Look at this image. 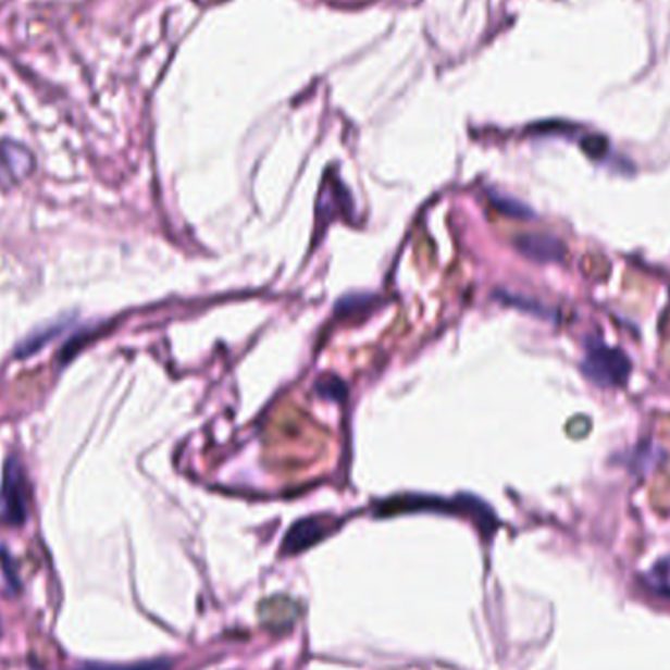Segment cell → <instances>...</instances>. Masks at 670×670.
Returning <instances> with one entry per match:
<instances>
[{"label": "cell", "instance_id": "6da1fadb", "mask_svg": "<svg viewBox=\"0 0 670 670\" xmlns=\"http://www.w3.org/2000/svg\"><path fill=\"white\" fill-rule=\"evenodd\" d=\"M581 369L584 376L594 385L601 386V388H613V386H623L628 383L631 361L630 357L620 349L594 339L588 344Z\"/></svg>", "mask_w": 670, "mask_h": 670}, {"label": "cell", "instance_id": "3957f363", "mask_svg": "<svg viewBox=\"0 0 670 670\" xmlns=\"http://www.w3.org/2000/svg\"><path fill=\"white\" fill-rule=\"evenodd\" d=\"M257 616L266 630L273 633H285L302 616V606L293 596L275 594V596H269L265 600L259 601Z\"/></svg>", "mask_w": 670, "mask_h": 670}, {"label": "cell", "instance_id": "5b68a950", "mask_svg": "<svg viewBox=\"0 0 670 670\" xmlns=\"http://www.w3.org/2000/svg\"><path fill=\"white\" fill-rule=\"evenodd\" d=\"M516 247L522 256L537 263H561L567 256V247L561 239L547 234H523L516 237Z\"/></svg>", "mask_w": 670, "mask_h": 670}, {"label": "cell", "instance_id": "ba28073f", "mask_svg": "<svg viewBox=\"0 0 670 670\" xmlns=\"http://www.w3.org/2000/svg\"><path fill=\"white\" fill-rule=\"evenodd\" d=\"M496 204H498V208H500L502 212H508V214H512V216H530L528 208L522 207V204L516 202V200H510V198H500V200H496Z\"/></svg>", "mask_w": 670, "mask_h": 670}, {"label": "cell", "instance_id": "7a4b0ae2", "mask_svg": "<svg viewBox=\"0 0 670 670\" xmlns=\"http://www.w3.org/2000/svg\"><path fill=\"white\" fill-rule=\"evenodd\" d=\"M26 516H28V483L24 479L21 464L11 461L4 473V486H2V520L12 525H21Z\"/></svg>", "mask_w": 670, "mask_h": 670}, {"label": "cell", "instance_id": "52a82bcc", "mask_svg": "<svg viewBox=\"0 0 670 670\" xmlns=\"http://www.w3.org/2000/svg\"><path fill=\"white\" fill-rule=\"evenodd\" d=\"M169 660H146V662H134V665H104V662H89L83 665V670H169Z\"/></svg>", "mask_w": 670, "mask_h": 670}, {"label": "cell", "instance_id": "8992f818", "mask_svg": "<svg viewBox=\"0 0 670 670\" xmlns=\"http://www.w3.org/2000/svg\"><path fill=\"white\" fill-rule=\"evenodd\" d=\"M34 167L30 151L12 141H0V181H18Z\"/></svg>", "mask_w": 670, "mask_h": 670}, {"label": "cell", "instance_id": "277c9868", "mask_svg": "<svg viewBox=\"0 0 670 670\" xmlns=\"http://www.w3.org/2000/svg\"><path fill=\"white\" fill-rule=\"evenodd\" d=\"M334 530V522L325 520V518H306L296 522L283 539V553L285 555H298L306 551L310 547H314L315 543L322 542L324 537L330 535Z\"/></svg>", "mask_w": 670, "mask_h": 670}]
</instances>
